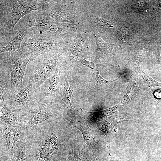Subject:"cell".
I'll return each instance as SVG.
<instances>
[{
	"instance_id": "7402d4cb",
	"label": "cell",
	"mask_w": 161,
	"mask_h": 161,
	"mask_svg": "<svg viewBox=\"0 0 161 161\" xmlns=\"http://www.w3.org/2000/svg\"><path fill=\"white\" fill-rule=\"evenodd\" d=\"M92 79L98 86L107 87L112 85L117 79L112 81H108L102 77L100 74L99 68L97 67L95 69L92 75Z\"/></svg>"
},
{
	"instance_id": "5bb4252c",
	"label": "cell",
	"mask_w": 161,
	"mask_h": 161,
	"mask_svg": "<svg viewBox=\"0 0 161 161\" xmlns=\"http://www.w3.org/2000/svg\"><path fill=\"white\" fill-rule=\"evenodd\" d=\"M92 33L95 39L97 45L95 62L99 64L109 57L114 55L119 48L118 45L110 44L104 41L99 33L92 30Z\"/></svg>"
},
{
	"instance_id": "e0dca14e",
	"label": "cell",
	"mask_w": 161,
	"mask_h": 161,
	"mask_svg": "<svg viewBox=\"0 0 161 161\" xmlns=\"http://www.w3.org/2000/svg\"><path fill=\"white\" fill-rule=\"evenodd\" d=\"M86 18L92 25L93 30L97 32L115 31V25L111 22L92 14H86Z\"/></svg>"
},
{
	"instance_id": "ac0fdd59",
	"label": "cell",
	"mask_w": 161,
	"mask_h": 161,
	"mask_svg": "<svg viewBox=\"0 0 161 161\" xmlns=\"http://www.w3.org/2000/svg\"><path fill=\"white\" fill-rule=\"evenodd\" d=\"M123 105L120 103L116 105L105 110L89 112L85 111L84 112L87 114L89 121L95 122L102 120L113 113L120 110Z\"/></svg>"
},
{
	"instance_id": "6da1fadb",
	"label": "cell",
	"mask_w": 161,
	"mask_h": 161,
	"mask_svg": "<svg viewBox=\"0 0 161 161\" xmlns=\"http://www.w3.org/2000/svg\"><path fill=\"white\" fill-rule=\"evenodd\" d=\"M32 57L20 49L14 52L1 53V94L9 97L24 87L23 78Z\"/></svg>"
},
{
	"instance_id": "277c9868",
	"label": "cell",
	"mask_w": 161,
	"mask_h": 161,
	"mask_svg": "<svg viewBox=\"0 0 161 161\" xmlns=\"http://www.w3.org/2000/svg\"><path fill=\"white\" fill-rule=\"evenodd\" d=\"M68 43V41H64L55 42L50 35L43 34L30 38L26 36L20 49L32 57L51 51H58Z\"/></svg>"
},
{
	"instance_id": "52a82bcc",
	"label": "cell",
	"mask_w": 161,
	"mask_h": 161,
	"mask_svg": "<svg viewBox=\"0 0 161 161\" xmlns=\"http://www.w3.org/2000/svg\"><path fill=\"white\" fill-rule=\"evenodd\" d=\"M91 40L87 34L78 31L62 62L63 66H72L78 60L87 55L91 49Z\"/></svg>"
},
{
	"instance_id": "8992f818",
	"label": "cell",
	"mask_w": 161,
	"mask_h": 161,
	"mask_svg": "<svg viewBox=\"0 0 161 161\" xmlns=\"http://www.w3.org/2000/svg\"><path fill=\"white\" fill-rule=\"evenodd\" d=\"M52 103L37 99L25 114L24 128L30 131L34 125L42 123L55 116L50 107Z\"/></svg>"
},
{
	"instance_id": "44dd1931",
	"label": "cell",
	"mask_w": 161,
	"mask_h": 161,
	"mask_svg": "<svg viewBox=\"0 0 161 161\" xmlns=\"http://www.w3.org/2000/svg\"><path fill=\"white\" fill-rule=\"evenodd\" d=\"M138 90V85L135 81H131L125 92L120 103L124 105L132 100L137 96Z\"/></svg>"
},
{
	"instance_id": "484cf974",
	"label": "cell",
	"mask_w": 161,
	"mask_h": 161,
	"mask_svg": "<svg viewBox=\"0 0 161 161\" xmlns=\"http://www.w3.org/2000/svg\"><path fill=\"white\" fill-rule=\"evenodd\" d=\"M0 161H1V160H0Z\"/></svg>"
},
{
	"instance_id": "ffe728a7",
	"label": "cell",
	"mask_w": 161,
	"mask_h": 161,
	"mask_svg": "<svg viewBox=\"0 0 161 161\" xmlns=\"http://www.w3.org/2000/svg\"><path fill=\"white\" fill-rule=\"evenodd\" d=\"M73 125L80 131L86 144L89 146H93L95 144L94 137L87 123L79 121L74 123Z\"/></svg>"
},
{
	"instance_id": "7a4b0ae2",
	"label": "cell",
	"mask_w": 161,
	"mask_h": 161,
	"mask_svg": "<svg viewBox=\"0 0 161 161\" xmlns=\"http://www.w3.org/2000/svg\"><path fill=\"white\" fill-rule=\"evenodd\" d=\"M57 51L32 57L28 63L24 76L27 77L28 83L32 84L37 91L62 63V57Z\"/></svg>"
},
{
	"instance_id": "603a6c76",
	"label": "cell",
	"mask_w": 161,
	"mask_h": 161,
	"mask_svg": "<svg viewBox=\"0 0 161 161\" xmlns=\"http://www.w3.org/2000/svg\"><path fill=\"white\" fill-rule=\"evenodd\" d=\"M28 142V137L17 148L14 152L16 153L15 161H25L26 147Z\"/></svg>"
},
{
	"instance_id": "cb8c5ba5",
	"label": "cell",
	"mask_w": 161,
	"mask_h": 161,
	"mask_svg": "<svg viewBox=\"0 0 161 161\" xmlns=\"http://www.w3.org/2000/svg\"><path fill=\"white\" fill-rule=\"evenodd\" d=\"M141 74L144 80L150 87L161 86V83H159L151 78L146 73L141 71Z\"/></svg>"
},
{
	"instance_id": "7c38bea8",
	"label": "cell",
	"mask_w": 161,
	"mask_h": 161,
	"mask_svg": "<svg viewBox=\"0 0 161 161\" xmlns=\"http://www.w3.org/2000/svg\"><path fill=\"white\" fill-rule=\"evenodd\" d=\"M41 140L37 147L36 161H48L58 149V137L53 132L47 133Z\"/></svg>"
},
{
	"instance_id": "d6986e66",
	"label": "cell",
	"mask_w": 161,
	"mask_h": 161,
	"mask_svg": "<svg viewBox=\"0 0 161 161\" xmlns=\"http://www.w3.org/2000/svg\"><path fill=\"white\" fill-rule=\"evenodd\" d=\"M126 119V117L123 116L112 117L98 122L97 127L99 130L108 136L110 135L113 128L116 125Z\"/></svg>"
},
{
	"instance_id": "9c48e42d",
	"label": "cell",
	"mask_w": 161,
	"mask_h": 161,
	"mask_svg": "<svg viewBox=\"0 0 161 161\" xmlns=\"http://www.w3.org/2000/svg\"><path fill=\"white\" fill-rule=\"evenodd\" d=\"M0 131L6 143L8 153L12 159L15 150L28 137L27 131L19 126L0 123Z\"/></svg>"
},
{
	"instance_id": "d4e9b609",
	"label": "cell",
	"mask_w": 161,
	"mask_h": 161,
	"mask_svg": "<svg viewBox=\"0 0 161 161\" xmlns=\"http://www.w3.org/2000/svg\"><path fill=\"white\" fill-rule=\"evenodd\" d=\"M79 60L80 61L83 65L87 66L92 69H94L95 64L94 62L87 61L83 58H80Z\"/></svg>"
},
{
	"instance_id": "30bf717a",
	"label": "cell",
	"mask_w": 161,
	"mask_h": 161,
	"mask_svg": "<svg viewBox=\"0 0 161 161\" xmlns=\"http://www.w3.org/2000/svg\"><path fill=\"white\" fill-rule=\"evenodd\" d=\"M62 63L57 68L55 72L47 79L37 91L38 100L52 103L58 97L60 86L59 83L63 69Z\"/></svg>"
},
{
	"instance_id": "5b68a950",
	"label": "cell",
	"mask_w": 161,
	"mask_h": 161,
	"mask_svg": "<svg viewBox=\"0 0 161 161\" xmlns=\"http://www.w3.org/2000/svg\"><path fill=\"white\" fill-rule=\"evenodd\" d=\"M37 99V90L32 84L28 83L17 93L4 100L17 113L24 115Z\"/></svg>"
},
{
	"instance_id": "3957f363",
	"label": "cell",
	"mask_w": 161,
	"mask_h": 161,
	"mask_svg": "<svg viewBox=\"0 0 161 161\" xmlns=\"http://www.w3.org/2000/svg\"><path fill=\"white\" fill-rule=\"evenodd\" d=\"M71 1L42 0L38 12L55 23H69L80 28V18Z\"/></svg>"
},
{
	"instance_id": "2e32d148",
	"label": "cell",
	"mask_w": 161,
	"mask_h": 161,
	"mask_svg": "<svg viewBox=\"0 0 161 161\" xmlns=\"http://www.w3.org/2000/svg\"><path fill=\"white\" fill-rule=\"evenodd\" d=\"M69 74L65 75L62 79L58 95L61 102L67 111L72 114L74 112L71 104V99L73 90H71L69 83Z\"/></svg>"
},
{
	"instance_id": "ba28073f",
	"label": "cell",
	"mask_w": 161,
	"mask_h": 161,
	"mask_svg": "<svg viewBox=\"0 0 161 161\" xmlns=\"http://www.w3.org/2000/svg\"><path fill=\"white\" fill-rule=\"evenodd\" d=\"M13 6L10 18L6 25L7 28L13 30L20 20L33 11L38 10L42 0H12Z\"/></svg>"
},
{
	"instance_id": "9a60e30c",
	"label": "cell",
	"mask_w": 161,
	"mask_h": 161,
	"mask_svg": "<svg viewBox=\"0 0 161 161\" xmlns=\"http://www.w3.org/2000/svg\"><path fill=\"white\" fill-rule=\"evenodd\" d=\"M29 28L25 24L17 28L13 33L9 43L1 49L0 53L6 52H14L20 49Z\"/></svg>"
},
{
	"instance_id": "4fadbf2b",
	"label": "cell",
	"mask_w": 161,
	"mask_h": 161,
	"mask_svg": "<svg viewBox=\"0 0 161 161\" xmlns=\"http://www.w3.org/2000/svg\"><path fill=\"white\" fill-rule=\"evenodd\" d=\"M0 122L24 128L25 114L17 113L4 100H0Z\"/></svg>"
},
{
	"instance_id": "8fae6325",
	"label": "cell",
	"mask_w": 161,
	"mask_h": 161,
	"mask_svg": "<svg viewBox=\"0 0 161 161\" xmlns=\"http://www.w3.org/2000/svg\"><path fill=\"white\" fill-rule=\"evenodd\" d=\"M25 23L29 28L31 27L39 28L56 38H65L72 33L38 12L35 16L29 18Z\"/></svg>"
}]
</instances>
